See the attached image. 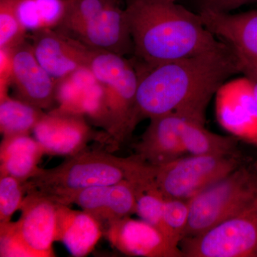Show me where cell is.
<instances>
[{"label":"cell","mask_w":257,"mask_h":257,"mask_svg":"<svg viewBox=\"0 0 257 257\" xmlns=\"http://www.w3.org/2000/svg\"><path fill=\"white\" fill-rule=\"evenodd\" d=\"M12 86L19 99L40 109H48L57 100V80L38 62L26 40L12 49Z\"/></svg>","instance_id":"obj_15"},{"label":"cell","mask_w":257,"mask_h":257,"mask_svg":"<svg viewBox=\"0 0 257 257\" xmlns=\"http://www.w3.org/2000/svg\"><path fill=\"white\" fill-rule=\"evenodd\" d=\"M43 155L40 144L29 135L3 138L0 147L1 175L12 176L25 183L40 170L38 164Z\"/></svg>","instance_id":"obj_19"},{"label":"cell","mask_w":257,"mask_h":257,"mask_svg":"<svg viewBox=\"0 0 257 257\" xmlns=\"http://www.w3.org/2000/svg\"><path fill=\"white\" fill-rule=\"evenodd\" d=\"M200 10L230 13L245 5L257 3V0H199Z\"/></svg>","instance_id":"obj_27"},{"label":"cell","mask_w":257,"mask_h":257,"mask_svg":"<svg viewBox=\"0 0 257 257\" xmlns=\"http://www.w3.org/2000/svg\"><path fill=\"white\" fill-rule=\"evenodd\" d=\"M32 132L45 154L67 157L85 150L95 135L84 116L60 108L45 113Z\"/></svg>","instance_id":"obj_12"},{"label":"cell","mask_w":257,"mask_h":257,"mask_svg":"<svg viewBox=\"0 0 257 257\" xmlns=\"http://www.w3.org/2000/svg\"><path fill=\"white\" fill-rule=\"evenodd\" d=\"M134 52L146 68L202 53L221 43L202 17L171 0H126Z\"/></svg>","instance_id":"obj_2"},{"label":"cell","mask_w":257,"mask_h":257,"mask_svg":"<svg viewBox=\"0 0 257 257\" xmlns=\"http://www.w3.org/2000/svg\"><path fill=\"white\" fill-rule=\"evenodd\" d=\"M140 159L136 155L118 157L101 151H84L51 169L40 168L23 183L24 191H37L60 202L69 194L96 186L128 180Z\"/></svg>","instance_id":"obj_3"},{"label":"cell","mask_w":257,"mask_h":257,"mask_svg":"<svg viewBox=\"0 0 257 257\" xmlns=\"http://www.w3.org/2000/svg\"><path fill=\"white\" fill-rule=\"evenodd\" d=\"M138 71L139 121L175 113L205 122L211 98L231 76L241 73L234 51L223 41L202 53Z\"/></svg>","instance_id":"obj_1"},{"label":"cell","mask_w":257,"mask_h":257,"mask_svg":"<svg viewBox=\"0 0 257 257\" xmlns=\"http://www.w3.org/2000/svg\"><path fill=\"white\" fill-rule=\"evenodd\" d=\"M104 232L111 245L127 256L184 257L180 247L141 219L128 216L113 221L104 229Z\"/></svg>","instance_id":"obj_13"},{"label":"cell","mask_w":257,"mask_h":257,"mask_svg":"<svg viewBox=\"0 0 257 257\" xmlns=\"http://www.w3.org/2000/svg\"><path fill=\"white\" fill-rule=\"evenodd\" d=\"M256 206H257V201H256Z\"/></svg>","instance_id":"obj_30"},{"label":"cell","mask_w":257,"mask_h":257,"mask_svg":"<svg viewBox=\"0 0 257 257\" xmlns=\"http://www.w3.org/2000/svg\"><path fill=\"white\" fill-rule=\"evenodd\" d=\"M57 204L37 191H28L18 221L0 224V256H55Z\"/></svg>","instance_id":"obj_6"},{"label":"cell","mask_w":257,"mask_h":257,"mask_svg":"<svg viewBox=\"0 0 257 257\" xmlns=\"http://www.w3.org/2000/svg\"><path fill=\"white\" fill-rule=\"evenodd\" d=\"M13 84V55L12 50L0 49V99L9 96Z\"/></svg>","instance_id":"obj_26"},{"label":"cell","mask_w":257,"mask_h":257,"mask_svg":"<svg viewBox=\"0 0 257 257\" xmlns=\"http://www.w3.org/2000/svg\"><path fill=\"white\" fill-rule=\"evenodd\" d=\"M179 247L184 257H257L256 202L204 232L184 238Z\"/></svg>","instance_id":"obj_8"},{"label":"cell","mask_w":257,"mask_h":257,"mask_svg":"<svg viewBox=\"0 0 257 257\" xmlns=\"http://www.w3.org/2000/svg\"><path fill=\"white\" fill-rule=\"evenodd\" d=\"M60 204H75L99 221L103 230L110 223L136 214V196L128 180L82 189L63 198Z\"/></svg>","instance_id":"obj_14"},{"label":"cell","mask_w":257,"mask_h":257,"mask_svg":"<svg viewBox=\"0 0 257 257\" xmlns=\"http://www.w3.org/2000/svg\"><path fill=\"white\" fill-rule=\"evenodd\" d=\"M32 47L43 68L56 80L88 69L92 47L49 27L33 30Z\"/></svg>","instance_id":"obj_11"},{"label":"cell","mask_w":257,"mask_h":257,"mask_svg":"<svg viewBox=\"0 0 257 257\" xmlns=\"http://www.w3.org/2000/svg\"><path fill=\"white\" fill-rule=\"evenodd\" d=\"M185 117L170 113L150 119L140 141L135 145V155L153 166L165 165L187 155L181 136Z\"/></svg>","instance_id":"obj_17"},{"label":"cell","mask_w":257,"mask_h":257,"mask_svg":"<svg viewBox=\"0 0 257 257\" xmlns=\"http://www.w3.org/2000/svg\"><path fill=\"white\" fill-rule=\"evenodd\" d=\"M42 110L10 96L0 99V131L3 138L29 135L45 114Z\"/></svg>","instance_id":"obj_21"},{"label":"cell","mask_w":257,"mask_h":257,"mask_svg":"<svg viewBox=\"0 0 257 257\" xmlns=\"http://www.w3.org/2000/svg\"><path fill=\"white\" fill-rule=\"evenodd\" d=\"M256 200L257 163L246 162L189 199L190 214L184 238L201 234L241 214Z\"/></svg>","instance_id":"obj_5"},{"label":"cell","mask_w":257,"mask_h":257,"mask_svg":"<svg viewBox=\"0 0 257 257\" xmlns=\"http://www.w3.org/2000/svg\"><path fill=\"white\" fill-rule=\"evenodd\" d=\"M103 232L99 221L87 211L57 204L55 241L63 243L72 256L92 252Z\"/></svg>","instance_id":"obj_18"},{"label":"cell","mask_w":257,"mask_h":257,"mask_svg":"<svg viewBox=\"0 0 257 257\" xmlns=\"http://www.w3.org/2000/svg\"><path fill=\"white\" fill-rule=\"evenodd\" d=\"M119 0H64L57 25L74 34L107 7Z\"/></svg>","instance_id":"obj_22"},{"label":"cell","mask_w":257,"mask_h":257,"mask_svg":"<svg viewBox=\"0 0 257 257\" xmlns=\"http://www.w3.org/2000/svg\"><path fill=\"white\" fill-rule=\"evenodd\" d=\"M171 1L177 2V0H171Z\"/></svg>","instance_id":"obj_29"},{"label":"cell","mask_w":257,"mask_h":257,"mask_svg":"<svg viewBox=\"0 0 257 257\" xmlns=\"http://www.w3.org/2000/svg\"><path fill=\"white\" fill-rule=\"evenodd\" d=\"M204 124L199 120L184 118L181 136L187 155H226L238 152L237 138L211 133Z\"/></svg>","instance_id":"obj_20"},{"label":"cell","mask_w":257,"mask_h":257,"mask_svg":"<svg viewBox=\"0 0 257 257\" xmlns=\"http://www.w3.org/2000/svg\"><path fill=\"white\" fill-rule=\"evenodd\" d=\"M248 78L252 81L253 87H254V91L255 93H256V96L257 98V77H248Z\"/></svg>","instance_id":"obj_28"},{"label":"cell","mask_w":257,"mask_h":257,"mask_svg":"<svg viewBox=\"0 0 257 257\" xmlns=\"http://www.w3.org/2000/svg\"><path fill=\"white\" fill-rule=\"evenodd\" d=\"M239 152L226 155H192L154 166L155 182L165 198L192 199L243 165Z\"/></svg>","instance_id":"obj_7"},{"label":"cell","mask_w":257,"mask_h":257,"mask_svg":"<svg viewBox=\"0 0 257 257\" xmlns=\"http://www.w3.org/2000/svg\"><path fill=\"white\" fill-rule=\"evenodd\" d=\"M19 6L20 0H0V49L12 50L26 40L27 26Z\"/></svg>","instance_id":"obj_23"},{"label":"cell","mask_w":257,"mask_h":257,"mask_svg":"<svg viewBox=\"0 0 257 257\" xmlns=\"http://www.w3.org/2000/svg\"><path fill=\"white\" fill-rule=\"evenodd\" d=\"M189 214V200L177 198H166L164 209L166 227L171 241L179 247L181 241L185 236Z\"/></svg>","instance_id":"obj_24"},{"label":"cell","mask_w":257,"mask_h":257,"mask_svg":"<svg viewBox=\"0 0 257 257\" xmlns=\"http://www.w3.org/2000/svg\"><path fill=\"white\" fill-rule=\"evenodd\" d=\"M73 35L79 41L96 50L124 57L134 52L126 13L119 2L102 10Z\"/></svg>","instance_id":"obj_16"},{"label":"cell","mask_w":257,"mask_h":257,"mask_svg":"<svg viewBox=\"0 0 257 257\" xmlns=\"http://www.w3.org/2000/svg\"><path fill=\"white\" fill-rule=\"evenodd\" d=\"M199 14L206 28L234 51L241 73L257 77V10L239 14L200 10Z\"/></svg>","instance_id":"obj_10"},{"label":"cell","mask_w":257,"mask_h":257,"mask_svg":"<svg viewBox=\"0 0 257 257\" xmlns=\"http://www.w3.org/2000/svg\"><path fill=\"white\" fill-rule=\"evenodd\" d=\"M216 116L226 132L257 147V98L246 76L226 81L216 94Z\"/></svg>","instance_id":"obj_9"},{"label":"cell","mask_w":257,"mask_h":257,"mask_svg":"<svg viewBox=\"0 0 257 257\" xmlns=\"http://www.w3.org/2000/svg\"><path fill=\"white\" fill-rule=\"evenodd\" d=\"M88 69L104 89L106 140L119 145L140 122L137 114L138 69L124 56L92 48Z\"/></svg>","instance_id":"obj_4"},{"label":"cell","mask_w":257,"mask_h":257,"mask_svg":"<svg viewBox=\"0 0 257 257\" xmlns=\"http://www.w3.org/2000/svg\"><path fill=\"white\" fill-rule=\"evenodd\" d=\"M23 183L7 175L0 177V224L11 221L12 216L20 209L24 200Z\"/></svg>","instance_id":"obj_25"}]
</instances>
